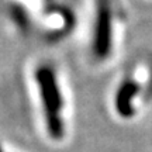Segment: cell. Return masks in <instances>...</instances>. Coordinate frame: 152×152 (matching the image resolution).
<instances>
[{
	"instance_id": "cell-1",
	"label": "cell",
	"mask_w": 152,
	"mask_h": 152,
	"mask_svg": "<svg viewBox=\"0 0 152 152\" xmlns=\"http://www.w3.org/2000/svg\"><path fill=\"white\" fill-rule=\"evenodd\" d=\"M35 82L42 100L44 118L47 131L52 140L59 141L65 135L64 124V99L59 90L55 71L49 65H41L35 71Z\"/></svg>"
},
{
	"instance_id": "cell-2",
	"label": "cell",
	"mask_w": 152,
	"mask_h": 152,
	"mask_svg": "<svg viewBox=\"0 0 152 152\" xmlns=\"http://www.w3.org/2000/svg\"><path fill=\"white\" fill-rule=\"evenodd\" d=\"M93 52L99 59L109 58L113 48V0H96Z\"/></svg>"
},
{
	"instance_id": "cell-3",
	"label": "cell",
	"mask_w": 152,
	"mask_h": 152,
	"mask_svg": "<svg viewBox=\"0 0 152 152\" xmlns=\"http://www.w3.org/2000/svg\"><path fill=\"white\" fill-rule=\"evenodd\" d=\"M140 94V86L135 80L127 77L118 86L114 96V107L120 117L130 118L135 114V100Z\"/></svg>"
},
{
	"instance_id": "cell-4",
	"label": "cell",
	"mask_w": 152,
	"mask_h": 152,
	"mask_svg": "<svg viewBox=\"0 0 152 152\" xmlns=\"http://www.w3.org/2000/svg\"><path fill=\"white\" fill-rule=\"evenodd\" d=\"M0 152H1V151H0Z\"/></svg>"
}]
</instances>
